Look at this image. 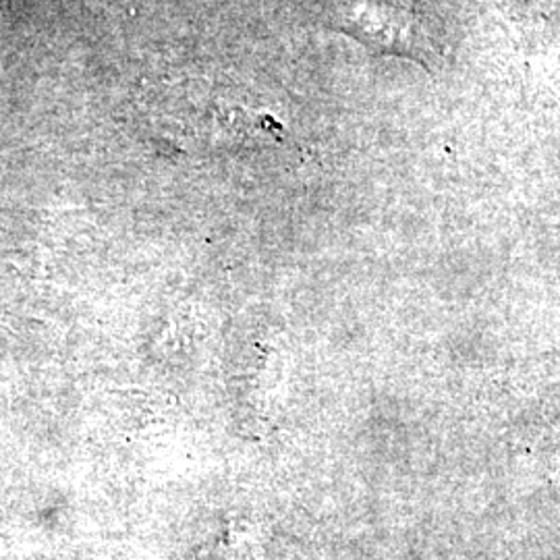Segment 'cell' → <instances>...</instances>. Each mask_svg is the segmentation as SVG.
Instances as JSON below:
<instances>
[{
  "mask_svg": "<svg viewBox=\"0 0 560 560\" xmlns=\"http://www.w3.org/2000/svg\"><path fill=\"white\" fill-rule=\"evenodd\" d=\"M342 27L381 52L416 57L421 46L413 18L388 2H360L349 11Z\"/></svg>",
  "mask_w": 560,
  "mask_h": 560,
  "instance_id": "6da1fadb",
  "label": "cell"
}]
</instances>
